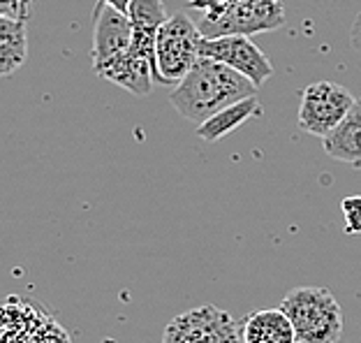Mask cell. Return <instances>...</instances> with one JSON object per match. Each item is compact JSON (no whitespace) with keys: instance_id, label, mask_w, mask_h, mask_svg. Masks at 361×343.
<instances>
[{"instance_id":"obj_5","label":"cell","mask_w":361,"mask_h":343,"mask_svg":"<svg viewBox=\"0 0 361 343\" xmlns=\"http://www.w3.org/2000/svg\"><path fill=\"white\" fill-rule=\"evenodd\" d=\"M162 343H243V323L213 304L195 306L171 320Z\"/></svg>"},{"instance_id":"obj_8","label":"cell","mask_w":361,"mask_h":343,"mask_svg":"<svg viewBox=\"0 0 361 343\" xmlns=\"http://www.w3.org/2000/svg\"><path fill=\"white\" fill-rule=\"evenodd\" d=\"M200 52L202 56H209V59H216L229 65V68H234L257 86H262L274 75V65L269 63L267 54L248 35L202 37Z\"/></svg>"},{"instance_id":"obj_15","label":"cell","mask_w":361,"mask_h":343,"mask_svg":"<svg viewBox=\"0 0 361 343\" xmlns=\"http://www.w3.org/2000/svg\"><path fill=\"white\" fill-rule=\"evenodd\" d=\"M28 35L26 21L0 16V75L10 77L26 63Z\"/></svg>"},{"instance_id":"obj_9","label":"cell","mask_w":361,"mask_h":343,"mask_svg":"<svg viewBox=\"0 0 361 343\" xmlns=\"http://www.w3.org/2000/svg\"><path fill=\"white\" fill-rule=\"evenodd\" d=\"M133 21L126 12L97 0L93 7V49H90V63L93 70L102 63L111 61L114 56L128 52L133 47Z\"/></svg>"},{"instance_id":"obj_10","label":"cell","mask_w":361,"mask_h":343,"mask_svg":"<svg viewBox=\"0 0 361 343\" xmlns=\"http://www.w3.org/2000/svg\"><path fill=\"white\" fill-rule=\"evenodd\" d=\"M95 75L126 88L137 97H146L153 88V63L135 47L95 68Z\"/></svg>"},{"instance_id":"obj_18","label":"cell","mask_w":361,"mask_h":343,"mask_svg":"<svg viewBox=\"0 0 361 343\" xmlns=\"http://www.w3.org/2000/svg\"><path fill=\"white\" fill-rule=\"evenodd\" d=\"M350 42H352V47L359 49V52H361V10H359V14H357L355 23H352V30H350Z\"/></svg>"},{"instance_id":"obj_19","label":"cell","mask_w":361,"mask_h":343,"mask_svg":"<svg viewBox=\"0 0 361 343\" xmlns=\"http://www.w3.org/2000/svg\"><path fill=\"white\" fill-rule=\"evenodd\" d=\"M102 3L111 5V7H116V10H121V12H126V14H128L130 3H133V0H102Z\"/></svg>"},{"instance_id":"obj_16","label":"cell","mask_w":361,"mask_h":343,"mask_svg":"<svg viewBox=\"0 0 361 343\" xmlns=\"http://www.w3.org/2000/svg\"><path fill=\"white\" fill-rule=\"evenodd\" d=\"M341 209L345 216V234H361V195L345 198Z\"/></svg>"},{"instance_id":"obj_4","label":"cell","mask_w":361,"mask_h":343,"mask_svg":"<svg viewBox=\"0 0 361 343\" xmlns=\"http://www.w3.org/2000/svg\"><path fill=\"white\" fill-rule=\"evenodd\" d=\"M202 30L197 28L190 12H176L162 23L155 40L153 79L160 86H176L195 63L202 59Z\"/></svg>"},{"instance_id":"obj_7","label":"cell","mask_w":361,"mask_h":343,"mask_svg":"<svg viewBox=\"0 0 361 343\" xmlns=\"http://www.w3.org/2000/svg\"><path fill=\"white\" fill-rule=\"evenodd\" d=\"M3 343H70V334L51 313L26 297H7L3 308Z\"/></svg>"},{"instance_id":"obj_12","label":"cell","mask_w":361,"mask_h":343,"mask_svg":"<svg viewBox=\"0 0 361 343\" xmlns=\"http://www.w3.org/2000/svg\"><path fill=\"white\" fill-rule=\"evenodd\" d=\"M322 146L329 158L361 169V97H357L348 116L322 137Z\"/></svg>"},{"instance_id":"obj_1","label":"cell","mask_w":361,"mask_h":343,"mask_svg":"<svg viewBox=\"0 0 361 343\" xmlns=\"http://www.w3.org/2000/svg\"><path fill=\"white\" fill-rule=\"evenodd\" d=\"M257 91L259 86L241 72L216 59L202 56L195 68L174 86L169 102L180 116L200 126L229 104L257 95Z\"/></svg>"},{"instance_id":"obj_2","label":"cell","mask_w":361,"mask_h":343,"mask_svg":"<svg viewBox=\"0 0 361 343\" xmlns=\"http://www.w3.org/2000/svg\"><path fill=\"white\" fill-rule=\"evenodd\" d=\"M188 12L195 14L204 37L252 35L285 23L281 0H190Z\"/></svg>"},{"instance_id":"obj_3","label":"cell","mask_w":361,"mask_h":343,"mask_svg":"<svg viewBox=\"0 0 361 343\" xmlns=\"http://www.w3.org/2000/svg\"><path fill=\"white\" fill-rule=\"evenodd\" d=\"M290 315L299 343H338L343 334V311L331 290L317 285L294 288L281 301Z\"/></svg>"},{"instance_id":"obj_14","label":"cell","mask_w":361,"mask_h":343,"mask_svg":"<svg viewBox=\"0 0 361 343\" xmlns=\"http://www.w3.org/2000/svg\"><path fill=\"white\" fill-rule=\"evenodd\" d=\"M259 114H262V104L257 100V95H250L241 102L229 104L223 112H218L216 116H211L209 121L197 126V137L204 142H218V140H223V137H227L229 133H234L245 121L259 116Z\"/></svg>"},{"instance_id":"obj_13","label":"cell","mask_w":361,"mask_h":343,"mask_svg":"<svg viewBox=\"0 0 361 343\" xmlns=\"http://www.w3.org/2000/svg\"><path fill=\"white\" fill-rule=\"evenodd\" d=\"M243 343H299L283 308H262L243 318Z\"/></svg>"},{"instance_id":"obj_11","label":"cell","mask_w":361,"mask_h":343,"mask_svg":"<svg viewBox=\"0 0 361 343\" xmlns=\"http://www.w3.org/2000/svg\"><path fill=\"white\" fill-rule=\"evenodd\" d=\"M128 16L135 30L133 47L137 52H142L146 59H151L155 70V40H158V30L162 28V23L169 19L165 0H133Z\"/></svg>"},{"instance_id":"obj_17","label":"cell","mask_w":361,"mask_h":343,"mask_svg":"<svg viewBox=\"0 0 361 343\" xmlns=\"http://www.w3.org/2000/svg\"><path fill=\"white\" fill-rule=\"evenodd\" d=\"M32 3H35V0H0V16L28 21Z\"/></svg>"},{"instance_id":"obj_6","label":"cell","mask_w":361,"mask_h":343,"mask_svg":"<svg viewBox=\"0 0 361 343\" xmlns=\"http://www.w3.org/2000/svg\"><path fill=\"white\" fill-rule=\"evenodd\" d=\"M357 97L352 95L345 86L336 84L329 79L313 81L310 86L303 88L299 116L297 124L303 133L326 137L331 130L348 116L350 109L355 107Z\"/></svg>"}]
</instances>
